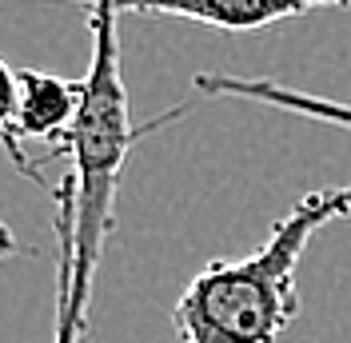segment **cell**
<instances>
[{"mask_svg": "<svg viewBox=\"0 0 351 343\" xmlns=\"http://www.w3.org/2000/svg\"><path fill=\"white\" fill-rule=\"evenodd\" d=\"M64 4H84L88 24H92V60L80 76V112L76 124L64 136L56 156H72V176H76V204L72 196H56V287L68 303V316L88 331V307H92V283L104 259L112 228H116V192L128 160L132 144L168 124L176 112L160 116L152 124L136 128L128 112V88H124V68H120V12L116 0H64Z\"/></svg>", "mask_w": 351, "mask_h": 343, "instance_id": "6da1fadb", "label": "cell"}, {"mask_svg": "<svg viewBox=\"0 0 351 343\" xmlns=\"http://www.w3.org/2000/svg\"><path fill=\"white\" fill-rule=\"evenodd\" d=\"M199 96H216V100H247V104H263L287 112V116H304V120H319V124H335V128L351 132V104L348 100H331V96H315L304 88L280 84L267 76H228V72H199L192 80Z\"/></svg>", "mask_w": 351, "mask_h": 343, "instance_id": "5b68a950", "label": "cell"}, {"mask_svg": "<svg viewBox=\"0 0 351 343\" xmlns=\"http://www.w3.org/2000/svg\"><path fill=\"white\" fill-rule=\"evenodd\" d=\"M16 80H21V104H16V116H12L8 132L0 136V144L8 152L12 168L40 184L44 176L36 168V160L24 152V140H48L52 152H60L64 136L76 124L84 84L56 76V72H44V68H16Z\"/></svg>", "mask_w": 351, "mask_h": 343, "instance_id": "3957f363", "label": "cell"}, {"mask_svg": "<svg viewBox=\"0 0 351 343\" xmlns=\"http://www.w3.org/2000/svg\"><path fill=\"white\" fill-rule=\"evenodd\" d=\"M16 104H21V80H16V68L0 56V136L8 132V124H12Z\"/></svg>", "mask_w": 351, "mask_h": 343, "instance_id": "8992f818", "label": "cell"}, {"mask_svg": "<svg viewBox=\"0 0 351 343\" xmlns=\"http://www.w3.org/2000/svg\"><path fill=\"white\" fill-rule=\"evenodd\" d=\"M324 8L351 12V0H116L120 16L124 12L172 16V21H192L216 32H260L280 21H295Z\"/></svg>", "mask_w": 351, "mask_h": 343, "instance_id": "277c9868", "label": "cell"}, {"mask_svg": "<svg viewBox=\"0 0 351 343\" xmlns=\"http://www.w3.org/2000/svg\"><path fill=\"white\" fill-rule=\"evenodd\" d=\"M16 248H21V244H16V236H12V228L0 220V263H4L8 256H16Z\"/></svg>", "mask_w": 351, "mask_h": 343, "instance_id": "52a82bcc", "label": "cell"}, {"mask_svg": "<svg viewBox=\"0 0 351 343\" xmlns=\"http://www.w3.org/2000/svg\"><path fill=\"white\" fill-rule=\"evenodd\" d=\"M351 215V184L315 188L271 224L256 252L208 259L172 307L180 343H280L300 316L295 272L307 244L331 220Z\"/></svg>", "mask_w": 351, "mask_h": 343, "instance_id": "7a4b0ae2", "label": "cell"}]
</instances>
